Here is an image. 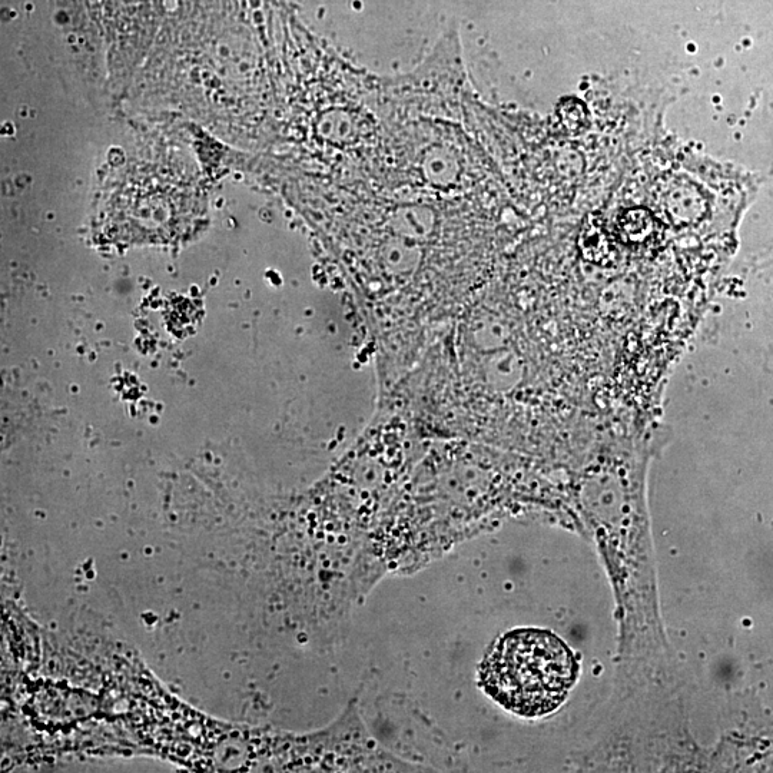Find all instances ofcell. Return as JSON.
Returning a JSON list of instances; mask_svg holds the SVG:
<instances>
[{
  "instance_id": "cell-2",
  "label": "cell",
  "mask_w": 773,
  "mask_h": 773,
  "mask_svg": "<svg viewBox=\"0 0 773 773\" xmlns=\"http://www.w3.org/2000/svg\"><path fill=\"white\" fill-rule=\"evenodd\" d=\"M656 222L646 209H630L620 217L619 230L627 244L643 245L656 235Z\"/></svg>"
},
{
  "instance_id": "cell-3",
  "label": "cell",
  "mask_w": 773,
  "mask_h": 773,
  "mask_svg": "<svg viewBox=\"0 0 773 773\" xmlns=\"http://www.w3.org/2000/svg\"><path fill=\"white\" fill-rule=\"evenodd\" d=\"M583 245H585V252L590 260L599 262V264H607V262L615 260L616 248L613 244L612 237L609 232L603 227L602 222H592L589 228H587L585 234H583Z\"/></svg>"
},
{
  "instance_id": "cell-1",
  "label": "cell",
  "mask_w": 773,
  "mask_h": 773,
  "mask_svg": "<svg viewBox=\"0 0 773 773\" xmlns=\"http://www.w3.org/2000/svg\"><path fill=\"white\" fill-rule=\"evenodd\" d=\"M577 672L575 655L562 639L547 630L519 629L491 646L480 679L507 711L534 718L565 702Z\"/></svg>"
}]
</instances>
